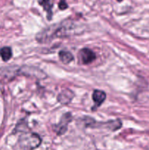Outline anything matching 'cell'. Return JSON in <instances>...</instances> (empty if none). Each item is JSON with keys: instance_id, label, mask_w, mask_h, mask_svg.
<instances>
[{"instance_id": "obj_1", "label": "cell", "mask_w": 149, "mask_h": 150, "mask_svg": "<svg viewBox=\"0 0 149 150\" xmlns=\"http://www.w3.org/2000/svg\"><path fill=\"white\" fill-rule=\"evenodd\" d=\"M77 26L72 21H62L59 23L51 25L37 33L36 39L39 42H47L54 38H65L74 35Z\"/></svg>"}, {"instance_id": "obj_2", "label": "cell", "mask_w": 149, "mask_h": 150, "mask_svg": "<svg viewBox=\"0 0 149 150\" xmlns=\"http://www.w3.org/2000/svg\"><path fill=\"white\" fill-rule=\"evenodd\" d=\"M41 140L39 136L36 133H23L19 138V145L23 150H33L40 145Z\"/></svg>"}, {"instance_id": "obj_3", "label": "cell", "mask_w": 149, "mask_h": 150, "mask_svg": "<svg viewBox=\"0 0 149 150\" xmlns=\"http://www.w3.org/2000/svg\"><path fill=\"white\" fill-rule=\"evenodd\" d=\"M72 120V115L70 113H67L64 114L61 117V120L60 122L56 126L55 130L58 135L64 134L67 130V125Z\"/></svg>"}, {"instance_id": "obj_4", "label": "cell", "mask_w": 149, "mask_h": 150, "mask_svg": "<svg viewBox=\"0 0 149 150\" xmlns=\"http://www.w3.org/2000/svg\"><path fill=\"white\" fill-rule=\"evenodd\" d=\"M80 57L82 63L85 64L93 62L96 59V55L93 51L89 48H83V49L80 50Z\"/></svg>"}, {"instance_id": "obj_5", "label": "cell", "mask_w": 149, "mask_h": 150, "mask_svg": "<svg viewBox=\"0 0 149 150\" xmlns=\"http://www.w3.org/2000/svg\"><path fill=\"white\" fill-rule=\"evenodd\" d=\"M21 71L25 76H34V77L39 78V79H44L46 76L42 70H38L37 68H34V67H25L24 69H22Z\"/></svg>"}, {"instance_id": "obj_6", "label": "cell", "mask_w": 149, "mask_h": 150, "mask_svg": "<svg viewBox=\"0 0 149 150\" xmlns=\"http://www.w3.org/2000/svg\"><path fill=\"white\" fill-rule=\"evenodd\" d=\"M73 97H74V94L72 93V91H70V89H64L58 95V100L61 104L66 105L72 100Z\"/></svg>"}, {"instance_id": "obj_7", "label": "cell", "mask_w": 149, "mask_h": 150, "mask_svg": "<svg viewBox=\"0 0 149 150\" xmlns=\"http://www.w3.org/2000/svg\"><path fill=\"white\" fill-rule=\"evenodd\" d=\"M92 98H93V102L95 103L96 106H99L105 101V98H106V94L103 91L95 90L92 95Z\"/></svg>"}, {"instance_id": "obj_8", "label": "cell", "mask_w": 149, "mask_h": 150, "mask_svg": "<svg viewBox=\"0 0 149 150\" xmlns=\"http://www.w3.org/2000/svg\"><path fill=\"white\" fill-rule=\"evenodd\" d=\"M38 3L46 11L48 20H51L52 18V3L51 0H38Z\"/></svg>"}, {"instance_id": "obj_9", "label": "cell", "mask_w": 149, "mask_h": 150, "mask_svg": "<svg viewBox=\"0 0 149 150\" xmlns=\"http://www.w3.org/2000/svg\"><path fill=\"white\" fill-rule=\"evenodd\" d=\"M59 59L61 62H62L64 64H69V63L71 62L73 60V56L69 51H61L59 52Z\"/></svg>"}, {"instance_id": "obj_10", "label": "cell", "mask_w": 149, "mask_h": 150, "mask_svg": "<svg viewBox=\"0 0 149 150\" xmlns=\"http://www.w3.org/2000/svg\"><path fill=\"white\" fill-rule=\"evenodd\" d=\"M0 56L4 61H8L12 57V50L10 47H4L0 49Z\"/></svg>"}, {"instance_id": "obj_11", "label": "cell", "mask_w": 149, "mask_h": 150, "mask_svg": "<svg viewBox=\"0 0 149 150\" xmlns=\"http://www.w3.org/2000/svg\"><path fill=\"white\" fill-rule=\"evenodd\" d=\"M58 6H59V8L61 9V10H65V9H67V7H68V5H67V3L65 2V0H61Z\"/></svg>"}, {"instance_id": "obj_12", "label": "cell", "mask_w": 149, "mask_h": 150, "mask_svg": "<svg viewBox=\"0 0 149 150\" xmlns=\"http://www.w3.org/2000/svg\"><path fill=\"white\" fill-rule=\"evenodd\" d=\"M117 1H122V0H117Z\"/></svg>"}]
</instances>
